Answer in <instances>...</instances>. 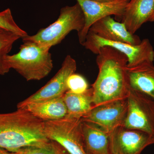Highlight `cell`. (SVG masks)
Segmentation results:
<instances>
[{
  "instance_id": "obj_1",
  "label": "cell",
  "mask_w": 154,
  "mask_h": 154,
  "mask_svg": "<svg viewBox=\"0 0 154 154\" xmlns=\"http://www.w3.org/2000/svg\"><path fill=\"white\" fill-rule=\"evenodd\" d=\"M128 62L126 56L117 50L108 46L99 49L96 58L99 73L92 85L94 106L126 99L129 89Z\"/></svg>"
},
{
  "instance_id": "obj_2",
  "label": "cell",
  "mask_w": 154,
  "mask_h": 154,
  "mask_svg": "<svg viewBox=\"0 0 154 154\" xmlns=\"http://www.w3.org/2000/svg\"><path fill=\"white\" fill-rule=\"evenodd\" d=\"M17 109L12 113H0V147L13 152L48 142L44 121L23 108Z\"/></svg>"
},
{
  "instance_id": "obj_3",
  "label": "cell",
  "mask_w": 154,
  "mask_h": 154,
  "mask_svg": "<svg viewBox=\"0 0 154 154\" xmlns=\"http://www.w3.org/2000/svg\"><path fill=\"white\" fill-rule=\"evenodd\" d=\"M22 41L19 52L7 56L6 61L9 67L15 69L27 81L42 79L53 68L50 49L32 42Z\"/></svg>"
},
{
  "instance_id": "obj_4",
  "label": "cell",
  "mask_w": 154,
  "mask_h": 154,
  "mask_svg": "<svg viewBox=\"0 0 154 154\" xmlns=\"http://www.w3.org/2000/svg\"><path fill=\"white\" fill-rule=\"evenodd\" d=\"M85 25L84 13L78 3L61 9L58 18L46 28H42L35 35L25 36L22 40L35 42L41 47L50 49L60 44L70 32L76 30L79 34Z\"/></svg>"
},
{
  "instance_id": "obj_5",
  "label": "cell",
  "mask_w": 154,
  "mask_h": 154,
  "mask_svg": "<svg viewBox=\"0 0 154 154\" xmlns=\"http://www.w3.org/2000/svg\"><path fill=\"white\" fill-rule=\"evenodd\" d=\"M48 138L55 141L69 154H87L85 148L81 119L65 118L44 121Z\"/></svg>"
},
{
  "instance_id": "obj_6",
  "label": "cell",
  "mask_w": 154,
  "mask_h": 154,
  "mask_svg": "<svg viewBox=\"0 0 154 154\" xmlns=\"http://www.w3.org/2000/svg\"><path fill=\"white\" fill-rule=\"evenodd\" d=\"M126 99L127 112L123 126L146 133L153 139L154 99L130 88Z\"/></svg>"
},
{
  "instance_id": "obj_7",
  "label": "cell",
  "mask_w": 154,
  "mask_h": 154,
  "mask_svg": "<svg viewBox=\"0 0 154 154\" xmlns=\"http://www.w3.org/2000/svg\"><path fill=\"white\" fill-rule=\"evenodd\" d=\"M83 46L96 54L100 48L105 46L117 50L126 56L128 60L127 66L129 67L145 62H153L154 60L153 48L147 38L143 39L139 44L134 45L125 42L106 40L88 32Z\"/></svg>"
},
{
  "instance_id": "obj_8",
  "label": "cell",
  "mask_w": 154,
  "mask_h": 154,
  "mask_svg": "<svg viewBox=\"0 0 154 154\" xmlns=\"http://www.w3.org/2000/svg\"><path fill=\"white\" fill-rule=\"evenodd\" d=\"M76 69L75 60L70 55H67L55 75L35 94L18 103L17 108H22L29 103L42 102L63 96L68 91V79L70 75L75 73Z\"/></svg>"
},
{
  "instance_id": "obj_9",
  "label": "cell",
  "mask_w": 154,
  "mask_h": 154,
  "mask_svg": "<svg viewBox=\"0 0 154 154\" xmlns=\"http://www.w3.org/2000/svg\"><path fill=\"white\" fill-rule=\"evenodd\" d=\"M82 10L85 25L82 31L78 34L79 42L83 45L90 28L94 23L108 16L122 18L130 0H113L102 2L92 0H76Z\"/></svg>"
},
{
  "instance_id": "obj_10",
  "label": "cell",
  "mask_w": 154,
  "mask_h": 154,
  "mask_svg": "<svg viewBox=\"0 0 154 154\" xmlns=\"http://www.w3.org/2000/svg\"><path fill=\"white\" fill-rule=\"evenodd\" d=\"M127 112L126 98L94 106L81 120L94 123L110 133L116 128L123 125Z\"/></svg>"
},
{
  "instance_id": "obj_11",
  "label": "cell",
  "mask_w": 154,
  "mask_h": 154,
  "mask_svg": "<svg viewBox=\"0 0 154 154\" xmlns=\"http://www.w3.org/2000/svg\"><path fill=\"white\" fill-rule=\"evenodd\" d=\"M151 144L152 137L146 133L123 125L110 133L111 154H140L146 147Z\"/></svg>"
},
{
  "instance_id": "obj_12",
  "label": "cell",
  "mask_w": 154,
  "mask_h": 154,
  "mask_svg": "<svg viewBox=\"0 0 154 154\" xmlns=\"http://www.w3.org/2000/svg\"><path fill=\"white\" fill-rule=\"evenodd\" d=\"M88 32L109 41L134 45L139 44L141 41L138 36L128 31L124 23L117 22L111 16L104 17L94 23Z\"/></svg>"
},
{
  "instance_id": "obj_13",
  "label": "cell",
  "mask_w": 154,
  "mask_h": 154,
  "mask_svg": "<svg viewBox=\"0 0 154 154\" xmlns=\"http://www.w3.org/2000/svg\"><path fill=\"white\" fill-rule=\"evenodd\" d=\"M154 12V0H130L122 18V23L133 34L146 22Z\"/></svg>"
},
{
  "instance_id": "obj_14",
  "label": "cell",
  "mask_w": 154,
  "mask_h": 154,
  "mask_svg": "<svg viewBox=\"0 0 154 154\" xmlns=\"http://www.w3.org/2000/svg\"><path fill=\"white\" fill-rule=\"evenodd\" d=\"M126 72L130 88L154 99L153 62H145L131 67L127 66Z\"/></svg>"
},
{
  "instance_id": "obj_15",
  "label": "cell",
  "mask_w": 154,
  "mask_h": 154,
  "mask_svg": "<svg viewBox=\"0 0 154 154\" xmlns=\"http://www.w3.org/2000/svg\"><path fill=\"white\" fill-rule=\"evenodd\" d=\"M87 154H110V133L91 122L82 121Z\"/></svg>"
},
{
  "instance_id": "obj_16",
  "label": "cell",
  "mask_w": 154,
  "mask_h": 154,
  "mask_svg": "<svg viewBox=\"0 0 154 154\" xmlns=\"http://www.w3.org/2000/svg\"><path fill=\"white\" fill-rule=\"evenodd\" d=\"M63 96L42 102L29 103L20 108L29 111L43 121L61 119L68 115Z\"/></svg>"
},
{
  "instance_id": "obj_17",
  "label": "cell",
  "mask_w": 154,
  "mask_h": 154,
  "mask_svg": "<svg viewBox=\"0 0 154 154\" xmlns=\"http://www.w3.org/2000/svg\"><path fill=\"white\" fill-rule=\"evenodd\" d=\"M63 98L67 109L66 117L81 119L94 107L92 88L80 94L67 91L63 95Z\"/></svg>"
},
{
  "instance_id": "obj_18",
  "label": "cell",
  "mask_w": 154,
  "mask_h": 154,
  "mask_svg": "<svg viewBox=\"0 0 154 154\" xmlns=\"http://www.w3.org/2000/svg\"><path fill=\"white\" fill-rule=\"evenodd\" d=\"M20 38L14 32L0 27V75L5 74L11 69L6 58L11 52L13 45Z\"/></svg>"
},
{
  "instance_id": "obj_19",
  "label": "cell",
  "mask_w": 154,
  "mask_h": 154,
  "mask_svg": "<svg viewBox=\"0 0 154 154\" xmlns=\"http://www.w3.org/2000/svg\"><path fill=\"white\" fill-rule=\"evenodd\" d=\"M12 152L14 154H69L62 146L51 140L43 145L25 147Z\"/></svg>"
},
{
  "instance_id": "obj_20",
  "label": "cell",
  "mask_w": 154,
  "mask_h": 154,
  "mask_svg": "<svg viewBox=\"0 0 154 154\" xmlns=\"http://www.w3.org/2000/svg\"><path fill=\"white\" fill-rule=\"evenodd\" d=\"M0 27L14 32L22 38L28 35L27 32L20 28L15 22L9 8L0 12Z\"/></svg>"
},
{
  "instance_id": "obj_21",
  "label": "cell",
  "mask_w": 154,
  "mask_h": 154,
  "mask_svg": "<svg viewBox=\"0 0 154 154\" xmlns=\"http://www.w3.org/2000/svg\"><path fill=\"white\" fill-rule=\"evenodd\" d=\"M68 91L74 94L84 93L89 89V85L82 75L74 73L69 76L67 82Z\"/></svg>"
},
{
  "instance_id": "obj_22",
  "label": "cell",
  "mask_w": 154,
  "mask_h": 154,
  "mask_svg": "<svg viewBox=\"0 0 154 154\" xmlns=\"http://www.w3.org/2000/svg\"><path fill=\"white\" fill-rule=\"evenodd\" d=\"M0 154H14L12 152H9L7 150L0 147Z\"/></svg>"
},
{
  "instance_id": "obj_23",
  "label": "cell",
  "mask_w": 154,
  "mask_h": 154,
  "mask_svg": "<svg viewBox=\"0 0 154 154\" xmlns=\"http://www.w3.org/2000/svg\"><path fill=\"white\" fill-rule=\"evenodd\" d=\"M149 22H154V12L153 14L152 15L150 18L149 19Z\"/></svg>"
},
{
  "instance_id": "obj_24",
  "label": "cell",
  "mask_w": 154,
  "mask_h": 154,
  "mask_svg": "<svg viewBox=\"0 0 154 154\" xmlns=\"http://www.w3.org/2000/svg\"><path fill=\"white\" fill-rule=\"evenodd\" d=\"M92 1H97V2H110L113 0H92Z\"/></svg>"
},
{
  "instance_id": "obj_25",
  "label": "cell",
  "mask_w": 154,
  "mask_h": 154,
  "mask_svg": "<svg viewBox=\"0 0 154 154\" xmlns=\"http://www.w3.org/2000/svg\"><path fill=\"white\" fill-rule=\"evenodd\" d=\"M152 143H153V144H154V137L153 138V139H152Z\"/></svg>"
},
{
  "instance_id": "obj_26",
  "label": "cell",
  "mask_w": 154,
  "mask_h": 154,
  "mask_svg": "<svg viewBox=\"0 0 154 154\" xmlns=\"http://www.w3.org/2000/svg\"></svg>"
}]
</instances>
